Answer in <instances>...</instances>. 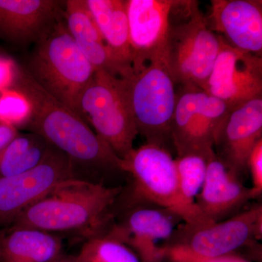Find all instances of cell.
<instances>
[{
    "instance_id": "obj_10",
    "label": "cell",
    "mask_w": 262,
    "mask_h": 262,
    "mask_svg": "<svg viewBox=\"0 0 262 262\" xmlns=\"http://www.w3.org/2000/svg\"><path fill=\"white\" fill-rule=\"evenodd\" d=\"M75 172L70 159L53 147L36 168L0 178V232L11 227L19 215L53 188L75 178Z\"/></svg>"
},
{
    "instance_id": "obj_12",
    "label": "cell",
    "mask_w": 262,
    "mask_h": 262,
    "mask_svg": "<svg viewBox=\"0 0 262 262\" xmlns=\"http://www.w3.org/2000/svg\"><path fill=\"white\" fill-rule=\"evenodd\" d=\"M176 0H126L133 71L163 58Z\"/></svg>"
},
{
    "instance_id": "obj_7",
    "label": "cell",
    "mask_w": 262,
    "mask_h": 262,
    "mask_svg": "<svg viewBox=\"0 0 262 262\" xmlns=\"http://www.w3.org/2000/svg\"><path fill=\"white\" fill-rule=\"evenodd\" d=\"M79 115L119 158L134 149L138 131L120 77L95 71L81 95Z\"/></svg>"
},
{
    "instance_id": "obj_9",
    "label": "cell",
    "mask_w": 262,
    "mask_h": 262,
    "mask_svg": "<svg viewBox=\"0 0 262 262\" xmlns=\"http://www.w3.org/2000/svg\"><path fill=\"white\" fill-rule=\"evenodd\" d=\"M189 231L185 242L167 248L166 254L173 261L199 262L231 254L251 239L261 237V206Z\"/></svg>"
},
{
    "instance_id": "obj_18",
    "label": "cell",
    "mask_w": 262,
    "mask_h": 262,
    "mask_svg": "<svg viewBox=\"0 0 262 262\" xmlns=\"http://www.w3.org/2000/svg\"><path fill=\"white\" fill-rule=\"evenodd\" d=\"M107 46L120 77L132 73L133 54L129 37L126 0H85Z\"/></svg>"
},
{
    "instance_id": "obj_25",
    "label": "cell",
    "mask_w": 262,
    "mask_h": 262,
    "mask_svg": "<svg viewBox=\"0 0 262 262\" xmlns=\"http://www.w3.org/2000/svg\"><path fill=\"white\" fill-rule=\"evenodd\" d=\"M251 173L253 198L259 196L262 192V139L258 141L250 154L247 169Z\"/></svg>"
},
{
    "instance_id": "obj_8",
    "label": "cell",
    "mask_w": 262,
    "mask_h": 262,
    "mask_svg": "<svg viewBox=\"0 0 262 262\" xmlns=\"http://www.w3.org/2000/svg\"><path fill=\"white\" fill-rule=\"evenodd\" d=\"M231 108L219 98L196 87L177 91L171 140L177 155L214 156L215 143Z\"/></svg>"
},
{
    "instance_id": "obj_27",
    "label": "cell",
    "mask_w": 262,
    "mask_h": 262,
    "mask_svg": "<svg viewBox=\"0 0 262 262\" xmlns=\"http://www.w3.org/2000/svg\"><path fill=\"white\" fill-rule=\"evenodd\" d=\"M19 134L16 127L0 121V150L15 139Z\"/></svg>"
},
{
    "instance_id": "obj_3",
    "label": "cell",
    "mask_w": 262,
    "mask_h": 262,
    "mask_svg": "<svg viewBox=\"0 0 262 262\" xmlns=\"http://www.w3.org/2000/svg\"><path fill=\"white\" fill-rule=\"evenodd\" d=\"M121 190L120 187H108L77 177L69 179L29 207L11 227L50 233L96 227Z\"/></svg>"
},
{
    "instance_id": "obj_1",
    "label": "cell",
    "mask_w": 262,
    "mask_h": 262,
    "mask_svg": "<svg viewBox=\"0 0 262 262\" xmlns=\"http://www.w3.org/2000/svg\"><path fill=\"white\" fill-rule=\"evenodd\" d=\"M11 89L21 92L31 103L32 113L24 127L65 155L75 170L122 171L121 158L82 117L38 85L23 66L16 65Z\"/></svg>"
},
{
    "instance_id": "obj_5",
    "label": "cell",
    "mask_w": 262,
    "mask_h": 262,
    "mask_svg": "<svg viewBox=\"0 0 262 262\" xmlns=\"http://www.w3.org/2000/svg\"><path fill=\"white\" fill-rule=\"evenodd\" d=\"M121 169L132 177L136 198L177 215L188 230L213 223L196 204L183 198L175 159L169 150L150 144L134 148L122 158Z\"/></svg>"
},
{
    "instance_id": "obj_6",
    "label": "cell",
    "mask_w": 262,
    "mask_h": 262,
    "mask_svg": "<svg viewBox=\"0 0 262 262\" xmlns=\"http://www.w3.org/2000/svg\"><path fill=\"white\" fill-rule=\"evenodd\" d=\"M120 78L138 134L146 139V144L169 150L170 144L173 145L171 123L177 103V85L163 58H156Z\"/></svg>"
},
{
    "instance_id": "obj_19",
    "label": "cell",
    "mask_w": 262,
    "mask_h": 262,
    "mask_svg": "<svg viewBox=\"0 0 262 262\" xmlns=\"http://www.w3.org/2000/svg\"><path fill=\"white\" fill-rule=\"evenodd\" d=\"M64 21L77 47L96 70H103L120 77L85 0L65 1Z\"/></svg>"
},
{
    "instance_id": "obj_28",
    "label": "cell",
    "mask_w": 262,
    "mask_h": 262,
    "mask_svg": "<svg viewBox=\"0 0 262 262\" xmlns=\"http://www.w3.org/2000/svg\"><path fill=\"white\" fill-rule=\"evenodd\" d=\"M199 262H249L232 254L225 255L220 257L210 258V259L203 260Z\"/></svg>"
},
{
    "instance_id": "obj_22",
    "label": "cell",
    "mask_w": 262,
    "mask_h": 262,
    "mask_svg": "<svg viewBox=\"0 0 262 262\" xmlns=\"http://www.w3.org/2000/svg\"><path fill=\"white\" fill-rule=\"evenodd\" d=\"M75 260V262H141L128 246L108 235L90 239Z\"/></svg>"
},
{
    "instance_id": "obj_24",
    "label": "cell",
    "mask_w": 262,
    "mask_h": 262,
    "mask_svg": "<svg viewBox=\"0 0 262 262\" xmlns=\"http://www.w3.org/2000/svg\"><path fill=\"white\" fill-rule=\"evenodd\" d=\"M31 113L28 98L18 90L10 89L0 93V121L18 129L27 124Z\"/></svg>"
},
{
    "instance_id": "obj_15",
    "label": "cell",
    "mask_w": 262,
    "mask_h": 262,
    "mask_svg": "<svg viewBox=\"0 0 262 262\" xmlns=\"http://www.w3.org/2000/svg\"><path fill=\"white\" fill-rule=\"evenodd\" d=\"M65 1L0 0V37L17 46L35 44L64 18Z\"/></svg>"
},
{
    "instance_id": "obj_17",
    "label": "cell",
    "mask_w": 262,
    "mask_h": 262,
    "mask_svg": "<svg viewBox=\"0 0 262 262\" xmlns=\"http://www.w3.org/2000/svg\"><path fill=\"white\" fill-rule=\"evenodd\" d=\"M253 198L251 188L245 187L216 155L208 160L206 178L195 203L210 222L223 221Z\"/></svg>"
},
{
    "instance_id": "obj_29",
    "label": "cell",
    "mask_w": 262,
    "mask_h": 262,
    "mask_svg": "<svg viewBox=\"0 0 262 262\" xmlns=\"http://www.w3.org/2000/svg\"><path fill=\"white\" fill-rule=\"evenodd\" d=\"M55 262H75V258H72V259H69V258H60L59 259L57 260V261Z\"/></svg>"
},
{
    "instance_id": "obj_26",
    "label": "cell",
    "mask_w": 262,
    "mask_h": 262,
    "mask_svg": "<svg viewBox=\"0 0 262 262\" xmlns=\"http://www.w3.org/2000/svg\"><path fill=\"white\" fill-rule=\"evenodd\" d=\"M15 71V62L8 57L0 55V93L13 87Z\"/></svg>"
},
{
    "instance_id": "obj_4",
    "label": "cell",
    "mask_w": 262,
    "mask_h": 262,
    "mask_svg": "<svg viewBox=\"0 0 262 262\" xmlns=\"http://www.w3.org/2000/svg\"><path fill=\"white\" fill-rule=\"evenodd\" d=\"M23 67L38 85L79 115L81 95L96 70L72 39L64 18L34 44Z\"/></svg>"
},
{
    "instance_id": "obj_20",
    "label": "cell",
    "mask_w": 262,
    "mask_h": 262,
    "mask_svg": "<svg viewBox=\"0 0 262 262\" xmlns=\"http://www.w3.org/2000/svg\"><path fill=\"white\" fill-rule=\"evenodd\" d=\"M61 251V239L50 232L14 227L0 232L1 262H55Z\"/></svg>"
},
{
    "instance_id": "obj_14",
    "label": "cell",
    "mask_w": 262,
    "mask_h": 262,
    "mask_svg": "<svg viewBox=\"0 0 262 262\" xmlns=\"http://www.w3.org/2000/svg\"><path fill=\"white\" fill-rule=\"evenodd\" d=\"M206 18L229 46L262 56L261 0H212Z\"/></svg>"
},
{
    "instance_id": "obj_11",
    "label": "cell",
    "mask_w": 262,
    "mask_h": 262,
    "mask_svg": "<svg viewBox=\"0 0 262 262\" xmlns=\"http://www.w3.org/2000/svg\"><path fill=\"white\" fill-rule=\"evenodd\" d=\"M204 91L230 108L262 97V56L232 47L222 38Z\"/></svg>"
},
{
    "instance_id": "obj_16",
    "label": "cell",
    "mask_w": 262,
    "mask_h": 262,
    "mask_svg": "<svg viewBox=\"0 0 262 262\" xmlns=\"http://www.w3.org/2000/svg\"><path fill=\"white\" fill-rule=\"evenodd\" d=\"M175 217L163 208H138L108 235L128 246L141 261L158 262L166 255L167 248L160 244L171 237Z\"/></svg>"
},
{
    "instance_id": "obj_23",
    "label": "cell",
    "mask_w": 262,
    "mask_h": 262,
    "mask_svg": "<svg viewBox=\"0 0 262 262\" xmlns=\"http://www.w3.org/2000/svg\"><path fill=\"white\" fill-rule=\"evenodd\" d=\"M208 160L198 155L178 156L175 159L179 187L183 198L189 204H196L206 178Z\"/></svg>"
},
{
    "instance_id": "obj_13",
    "label": "cell",
    "mask_w": 262,
    "mask_h": 262,
    "mask_svg": "<svg viewBox=\"0 0 262 262\" xmlns=\"http://www.w3.org/2000/svg\"><path fill=\"white\" fill-rule=\"evenodd\" d=\"M262 139V97L229 110L215 143V155L238 177L247 169L250 154Z\"/></svg>"
},
{
    "instance_id": "obj_21",
    "label": "cell",
    "mask_w": 262,
    "mask_h": 262,
    "mask_svg": "<svg viewBox=\"0 0 262 262\" xmlns=\"http://www.w3.org/2000/svg\"><path fill=\"white\" fill-rule=\"evenodd\" d=\"M53 146L34 133L19 134L0 150V178L20 175L43 162Z\"/></svg>"
},
{
    "instance_id": "obj_30",
    "label": "cell",
    "mask_w": 262,
    "mask_h": 262,
    "mask_svg": "<svg viewBox=\"0 0 262 262\" xmlns=\"http://www.w3.org/2000/svg\"><path fill=\"white\" fill-rule=\"evenodd\" d=\"M0 262H1V261H0Z\"/></svg>"
},
{
    "instance_id": "obj_2",
    "label": "cell",
    "mask_w": 262,
    "mask_h": 262,
    "mask_svg": "<svg viewBox=\"0 0 262 262\" xmlns=\"http://www.w3.org/2000/svg\"><path fill=\"white\" fill-rule=\"evenodd\" d=\"M221 45L198 1L176 0L163 54L176 85L204 91Z\"/></svg>"
}]
</instances>
